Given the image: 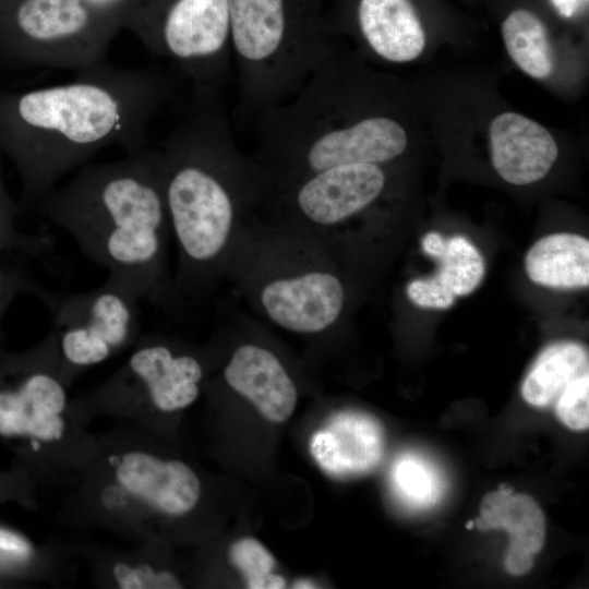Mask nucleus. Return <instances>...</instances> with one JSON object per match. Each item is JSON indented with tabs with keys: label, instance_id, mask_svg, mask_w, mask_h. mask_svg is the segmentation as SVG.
<instances>
[{
	"label": "nucleus",
	"instance_id": "f257e3e1",
	"mask_svg": "<svg viewBox=\"0 0 589 589\" xmlns=\"http://www.w3.org/2000/svg\"><path fill=\"white\" fill-rule=\"evenodd\" d=\"M157 151L178 254L175 288L196 297L224 279L239 232L273 196V180L237 145L219 95L192 93Z\"/></svg>",
	"mask_w": 589,
	"mask_h": 589
},
{
	"label": "nucleus",
	"instance_id": "f03ea898",
	"mask_svg": "<svg viewBox=\"0 0 589 589\" xmlns=\"http://www.w3.org/2000/svg\"><path fill=\"white\" fill-rule=\"evenodd\" d=\"M172 95L164 70L107 61L73 81L20 95L11 106L17 134L11 147L28 200L40 201L108 146L125 153L148 147L151 122Z\"/></svg>",
	"mask_w": 589,
	"mask_h": 589
},
{
	"label": "nucleus",
	"instance_id": "7ed1b4c3",
	"mask_svg": "<svg viewBox=\"0 0 589 589\" xmlns=\"http://www.w3.org/2000/svg\"><path fill=\"white\" fill-rule=\"evenodd\" d=\"M107 278L141 301L169 306L178 298L169 273L171 238L157 147L86 164L39 201Z\"/></svg>",
	"mask_w": 589,
	"mask_h": 589
},
{
	"label": "nucleus",
	"instance_id": "20e7f679",
	"mask_svg": "<svg viewBox=\"0 0 589 589\" xmlns=\"http://www.w3.org/2000/svg\"><path fill=\"white\" fill-rule=\"evenodd\" d=\"M224 278L263 318L298 335L330 329L346 305L334 253L266 214L239 232Z\"/></svg>",
	"mask_w": 589,
	"mask_h": 589
},
{
	"label": "nucleus",
	"instance_id": "39448f33",
	"mask_svg": "<svg viewBox=\"0 0 589 589\" xmlns=\"http://www.w3.org/2000/svg\"><path fill=\"white\" fill-rule=\"evenodd\" d=\"M320 0H228L238 110L256 118L298 93L334 47Z\"/></svg>",
	"mask_w": 589,
	"mask_h": 589
},
{
	"label": "nucleus",
	"instance_id": "423d86ee",
	"mask_svg": "<svg viewBox=\"0 0 589 589\" xmlns=\"http://www.w3.org/2000/svg\"><path fill=\"white\" fill-rule=\"evenodd\" d=\"M123 22L191 83L192 93L220 95L232 62L228 0H142Z\"/></svg>",
	"mask_w": 589,
	"mask_h": 589
},
{
	"label": "nucleus",
	"instance_id": "0eeeda50",
	"mask_svg": "<svg viewBox=\"0 0 589 589\" xmlns=\"http://www.w3.org/2000/svg\"><path fill=\"white\" fill-rule=\"evenodd\" d=\"M31 296L40 300L51 317L67 382L74 372L106 361L136 340L141 300L109 278L76 292L52 290L36 281Z\"/></svg>",
	"mask_w": 589,
	"mask_h": 589
},
{
	"label": "nucleus",
	"instance_id": "6e6552de",
	"mask_svg": "<svg viewBox=\"0 0 589 589\" xmlns=\"http://www.w3.org/2000/svg\"><path fill=\"white\" fill-rule=\"evenodd\" d=\"M118 23L88 0H23L15 12L24 57L39 67L75 72L107 61Z\"/></svg>",
	"mask_w": 589,
	"mask_h": 589
},
{
	"label": "nucleus",
	"instance_id": "1a4fd4ad",
	"mask_svg": "<svg viewBox=\"0 0 589 589\" xmlns=\"http://www.w3.org/2000/svg\"><path fill=\"white\" fill-rule=\"evenodd\" d=\"M65 384L51 332L26 354L0 352V435L60 441L65 431Z\"/></svg>",
	"mask_w": 589,
	"mask_h": 589
},
{
	"label": "nucleus",
	"instance_id": "9d476101",
	"mask_svg": "<svg viewBox=\"0 0 589 589\" xmlns=\"http://www.w3.org/2000/svg\"><path fill=\"white\" fill-rule=\"evenodd\" d=\"M203 377L200 357L170 339L148 336L139 341L120 373L99 394L145 398L157 410L171 412L196 400Z\"/></svg>",
	"mask_w": 589,
	"mask_h": 589
},
{
	"label": "nucleus",
	"instance_id": "9b49d317",
	"mask_svg": "<svg viewBox=\"0 0 589 589\" xmlns=\"http://www.w3.org/2000/svg\"><path fill=\"white\" fill-rule=\"evenodd\" d=\"M111 467L113 481L131 500L161 514L184 515L199 502L200 480L182 461L130 450L115 457Z\"/></svg>",
	"mask_w": 589,
	"mask_h": 589
},
{
	"label": "nucleus",
	"instance_id": "f8f14e48",
	"mask_svg": "<svg viewBox=\"0 0 589 589\" xmlns=\"http://www.w3.org/2000/svg\"><path fill=\"white\" fill-rule=\"evenodd\" d=\"M224 380L272 422L286 421L296 408L293 380L280 359L259 344L244 342L235 349L224 369Z\"/></svg>",
	"mask_w": 589,
	"mask_h": 589
},
{
	"label": "nucleus",
	"instance_id": "ddd939ff",
	"mask_svg": "<svg viewBox=\"0 0 589 589\" xmlns=\"http://www.w3.org/2000/svg\"><path fill=\"white\" fill-rule=\"evenodd\" d=\"M489 136L492 164L512 184L525 185L542 179L558 155L550 132L519 113L504 112L495 117Z\"/></svg>",
	"mask_w": 589,
	"mask_h": 589
},
{
	"label": "nucleus",
	"instance_id": "4468645a",
	"mask_svg": "<svg viewBox=\"0 0 589 589\" xmlns=\"http://www.w3.org/2000/svg\"><path fill=\"white\" fill-rule=\"evenodd\" d=\"M474 526L481 531L506 530L509 545L504 564L512 575H524L531 569L533 556L541 551L545 539V519L537 502L527 494L514 493L506 484L482 498Z\"/></svg>",
	"mask_w": 589,
	"mask_h": 589
},
{
	"label": "nucleus",
	"instance_id": "2eb2a0df",
	"mask_svg": "<svg viewBox=\"0 0 589 589\" xmlns=\"http://www.w3.org/2000/svg\"><path fill=\"white\" fill-rule=\"evenodd\" d=\"M356 19L366 46L386 61L414 60L425 47V34L411 0H358Z\"/></svg>",
	"mask_w": 589,
	"mask_h": 589
},
{
	"label": "nucleus",
	"instance_id": "dca6fc26",
	"mask_svg": "<svg viewBox=\"0 0 589 589\" xmlns=\"http://www.w3.org/2000/svg\"><path fill=\"white\" fill-rule=\"evenodd\" d=\"M383 433L372 418L354 412L336 416L311 441V452L320 466L334 474L369 471L381 460Z\"/></svg>",
	"mask_w": 589,
	"mask_h": 589
},
{
	"label": "nucleus",
	"instance_id": "f3484780",
	"mask_svg": "<svg viewBox=\"0 0 589 589\" xmlns=\"http://www.w3.org/2000/svg\"><path fill=\"white\" fill-rule=\"evenodd\" d=\"M525 268L536 284L560 289L589 284V241L575 233H554L538 240L527 252Z\"/></svg>",
	"mask_w": 589,
	"mask_h": 589
},
{
	"label": "nucleus",
	"instance_id": "a211bd4d",
	"mask_svg": "<svg viewBox=\"0 0 589 589\" xmlns=\"http://www.w3.org/2000/svg\"><path fill=\"white\" fill-rule=\"evenodd\" d=\"M587 373L586 348L573 341L556 342L539 354L522 382L521 395L534 407H548L574 380Z\"/></svg>",
	"mask_w": 589,
	"mask_h": 589
},
{
	"label": "nucleus",
	"instance_id": "6ab92c4d",
	"mask_svg": "<svg viewBox=\"0 0 589 589\" xmlns=\"http://www.w3.org/2000/svg\"><path fill=\"white\" fill-rule=\"evenodd\" d=\"M506 50L513 61L534 79L548 77L554 67L548 32L541 20L532 12L518 9L502 24Z\"/></svg>",
	"mask_w": 589,
	"mask_h": 589
},
{
	"label": "nucleus",
	"instance_id": "aec40b11",
	"mask_svg": "<svg viewBox=\"0 0 589 589\" xmlns=\"http://www.w3.org/2000/svg\"><path fill=\"white\" fill-rule=\"evenodd\" d=\"M392 485L398 500L413 509L437 504L446 490L443 472L418 453L398 457L392 469Z\"/></svg>",
	"mask_w": 589,
	"mask_h": 589
},
{
	"label": "nucleus",
	"instance_id": "412c9836",
	"mask_svg": "<svg viewBox=\"0 0 589 589\" xmlns=\"http://www.w3.org/2000/svg\"><path fill=\"white\" fill-rule=\"evenodd\" d=\"M438 263L434 277L455 297L471 293L484 275V261L479 250L465 237L455 236L433 255Z\"/></svg>",
	"mask_w": 589,
	"mask_h": 589
},
{
	"label": "nucleus",
	"instance_id": "4be33fe9",
	"mask_svg": "<svg viewBox=\"0 0 589 589\" xmlns=\"http://www.w3.org/2000/svg\"><path fill=\"white\" fill-rule=\"evenodd\" d=\"M229 557L244 576L248 588L280 589L286 586L281 576L272 573L275 566L274 556L257 540H238L231 545Z\"/></svg>",
	"mask_w": 589,
	"mask_h": 589
},
{
	"label": "nucleus",
	"instance_id": "5701e85b",
	"mask_svg": "<svg viewBox=\"0 0 589 589\" xmlns=\"http://www.w3.org/2000/svg\"><path fill=\"white\" fill-rule=\"evenodd\" d=\"M16 207L7 196L0 179V253H19L41 259L53 249V239L47 232L21 231L15 224Z\"/></svg>",
	"mask_w": 589,
	"mask_h": 589
},
{
	"label": "nucleus",
	"instance_id": "b1692460",
	"mask_svg": "<svg viewBox=\"0 0 589 589\" xmlns=\"http://www.w3.org/2000/svg\"><path fill=\"white\" fill-rule=\"evenodd\" d=\"M560 421L575 431L589 425V373L574 380L554 402Z\"/></svg>",
	"mask_w": 589,
	"mask_h": 589
},
{
	"label": "nucleus",
	"instance_id": "393cba45",
	"mask_svg": "<svg viewBox=\"0 0 589 589\" xmlns=\"http://www.w3.org/2000/svg\"><path fill=\"white\" fill-rule=\"evenodd\" d=\"M116 585L121 589L181 588L179 579L170 572L157 570L143 563L118 562L111 569Z\"/></svg>",
	"mask_w": 589,
	"mask_h": 589
},
{
	"label": "nucleus",
	"instance_id": "a878e982",
	"mask_svg": "<svg viewBox=\"0 0 589 589\" xmlns=\"http://www.w3.org/2000/svg\"><path fill=\"white\" fill-rule=\"evenodd\" d=\"M35 284L23 269L3 264L0 260V336L10 306L21 293L31 296Z\"/></svg>",
	"mask_w": 589,
	"mask_h": 589
},
{
	"label": "nucleus",
	"instance_id": "bb28decb",
	"mask_svg": "<svg viewBox=\"0 0 589 589\" xmlns=\"http://www.w3.org/2000/svg\"><path fill=\"white\" fill-rule=\"evenodd\" d=\"M408 298L418 306L448 309L455 302V294L434 276L413 279L407 286Z\"/></svg>",
	"mask_w": 589,
	"mask_h": 589
},
{
	"label": "nucleus",
	"instance_id": "cd10ccee",
	"mask_svg": "<svg viewBox=\"0 0 589 589\" xmlns=\"http://www.w3.org/2000/svg\"><path fill=\"white\" fill-rule=\"evenodd\" d=\"M33 546L22 534L0 528V566L27 562L33 556Z\"/></svg>",
	"mask_w": 589,
	"mask_h": 589
},
{
	"label": "nucleus",
	"instance_id": "c85d7f7f",
	"mask_svg": "<svg viewBox=\"0 0 589 589\" xmlns=\"http://www.w3.org/2000/svg\"><path fill=\"white\" fill-rule=\"evenodd\" d=\"M558 13L564 17L574 16L588 0H550Z\"/></svg>",
	"mask_w": 589,
	"mask_h": 589
},
{
	"label": "nucleus",
	"instance_id": "c756f323",
	"mask_svg": "<svg viewBox=\"0 0 589 589\" xmlns=\"http://www.w3.org/2000/svg\"><path fill=\"white\" fill-rule=\"evenodd\" d=\"M317 586H314L312 581L308 580H298L293 584L292 588H316Z\"/></svg>",
	"mask_w": 589,
	"mask_h": 589
},
{
	"label": "nucleus",
	"instance_id": "7c9ffc66",
	"mask_svg": "<svg viewBox=\"0 0 589 589\" xmlns=\"http://www.w3.org/2000/svg\"><path fill=\"white\" fill-rule=\"evenodd\" d=\"M474 527V521L473 520H469L467 524H466V528L467 529H472Z\"/></svg>",
	"mask_w": 589,
	"mask_h": 589
}]
</instances>
